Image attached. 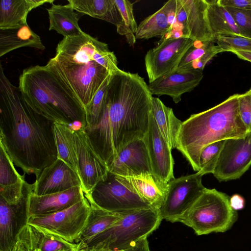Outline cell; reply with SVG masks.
I'll use <instances>...</instances> for the list:
<instances>
[{
  "label": "cell",
  "mask_w": 251,
  "mask_h": 251,
  "mask_svg": "<svg viewBox=\"0 0 251 251\" xmlns=\"http://www.w3.org/2000/svg\"><path fill=\"white\" fill-rule=\"evenodd\" d=\"M229 199L215 189L206 188L178 222L192 228L198 235L225 232L231 228L238 217L230 206Z\"/></svg>",
  "instance_id": "52a82bcc"
},
{
  "label": "cell",
  "mask_w": 251,
  "mask_h": 251,
  "mask_svg": "<svg viewBox=\"0 0 251 251\" xmlns=\"http://www.w3.org/2000/svg\"><path fill=\"white\" fill-rule=\"evenodd\" d=\"M25 181L12 185H0V197L9 204L19 203L23 196L24 184Z\"/></svg>",
  "instance_id": "f35d334b"
},
{
  "label": "cell",
  "mask_w": 251,
  "mask_h": 251,
  "mask_svg": "<svg viewBox=\"0 0 251 251\" xmlns=\"http://www.w3.org/2000/svg\"><path fill=\"white\" fill-rule=\"evenodd\" d=\"M54 0H1L0 29L18 27L27 24L28 14L33 9Z\"/></svg>",
  "instance_id": "603a6c76"
},
{
  "label": "cell",
  "mask_w": 251,
  "mask_h": 251,
  "mask_svg": "<svg viewBox=\"0 0 251 251\" xmlns=\"http://www.w3.org/2000/svg\"><path fill=\"white\" fill-rule=\"evenodd\" d=\"M214 41L201 42L198 46L195 43L185 52L181 58L177 69H188L191 64L200 58L214 45Z\"/></svg>",
  "instance_id": "d590c367"
},
{
  "label": "cell",
  "mask_w": 251,
  "mask_h": 251,
  "mask_svg": "<svg viewBox=\"0 0 251 251\" xmlns=\"http://www.w3.org/2000/svg\"><path fill=\"white\" fill-rule=\"evenodd\" d=\"M225 7L233 17L241 35L251 38V10Z\"/></svg>",
  "instance_id": "8d00e7d4"
},
{
  "label": "cell",
  "mask_w": 251,
  "mask_h": 251,
  "mask_svg": "<svg viewBox=\"0 0 251 251\" xmlns=\"http://www.w3.org/2000/svg\"><path fill=\"white\" fill-rule=\"evenodd\" d=\"M215 42L223 51H251V38L238 35H220L215 38Z\"/></svg>",
  "instance_id": "e575fe53"
},
{
  "label": "cell",
  "mask_w": 251,
  "mask_h": 251,
  "mask_svg": "<svg viewBox=\"0 0 251 251\" xmlns=\"http://www.w3.org/2000/svg\"><path fill=\"white\" fill-rule=\"evenodd\" d=\"M24 181L25 175H20L16 171L14 162L0 142V185H9Z\"/></svg>",
  "instance_id": "1f68e13d"
},
{
  "label": "cell",
  "mask_w": 251,
  "mask_h": 251,
  "mask_svg": "<svg viewBox=\"0 0 251 251\" xmlns=\"http://www.w3.org/2000/svg\"><path fill=\"white\" fill-rule=\"evenodd\" d=\"M57 158L63 161L80 179L74 129L64 124L54 122Z\"/></svg>",
  "instance_id": "83f0119b"
},
{
  "label": "cell",
  "mask_w": 251,
  "mask_h": 251,
  "mask_svg": "<svg viewBox=\"0 0 251 251\" xmlns=\"http://www.w3.org/2000/svg\"><path fill=\"white\" fill-rule=\"evenodd\" d=\"M224 7L251 10V0H218Z\"/></svg>",
  "instance_id": "b9f144b4"
},
{
  "label": "cell",
  "mask_w": 251,
  "mask_h": 251,
  "mask_svg": "<svg viewBox=\"0 0 251 251\" xmlns=\"http://www.w3.org/2000/svg\"><path fill=\"white\" fill-rule=\"evenodd\" d=\"M162 220L159 210L153 208L129 212L85 244H80L81 249L127 250L147 238L159 227Z\"/></svg>",
  "instance_id": "8992f818"
},
{
  "label": "cell",
  "mask_w": 251,
  "mask_h": 251,
  "mask_svg": "<svg viewBox=\"0 0 251 251\" xmlns=\"http://www.w3.org/2000/svg\"><path fill=\"white\" fill-rule=\"evenodd\" d=\"M238 108L240 118L248 132L251 131V90L240 94Z\"/></svg>",
  "instance_id": "ab89813d"
},
{
  "label": "cell",
  "mask_w": 251,
  "mask_h": 251,
  "mask_svg": "<svg viewBox=\"0 0 251 251\" xmlns=\"http://www.w3.org/2000/svg\"><path fill=\"white\" fill-rule=\"evenodd\" d=\"M91 206L87 198L57 212L30 217L25 223L39 227L63 240L76 243L84 229L90 214Z\"/></svg>",
  "instance_id": "ba28073f"
},
{
  "label": "cell",
  "mask_w": 251,
  "mask_h": 251,
  "mask_svg": "<svg viewBox=\"0 0 251 251\" xmlns=\"http://www.w3.org/2000/svg\"><path fill=\"white\" fill-rule=\"evenodd\" d=\"M223 52L218 45H214L200 58L193 62L188 69H197L202 71L206 64L218 53Z\"/></svg>",
  "instance_id": "60d3db41"
},
{
  "label": "cell",
  "mask_w": 251,
  "mask_h": 251,
  "mask_svg": "<svg viewBox=\"0 0 251 251\" xmlns=\"http://www.w3.org/2000/svg\"><path fill=\"white\" fill-rule=\"evenodd\" d=\"M108 45L89 34L63 38L45 65L85 108L106 79L120 70Z\"/></svg>",
  "instance_id": "3957f363"
},
{
  "label": "cell",
  "mask_w": 251,
  "mask_h": 251,
  "mask_svg": "<svg viewBox=\"0 0 251 251\" xmlns=\"http://www.w3.org/2000/svg\"><path fill=\"white\" fill-rule=\"evenodd\" d=\"M195 42L187 37H167L148 50L145 64L149 83L176 70L185 52Z\"/></svg>",
  "instance_id": "8fae6325"
},
{
  "label": "cell",
  "mask_w": 251,
  "mask_h": 251,
  "mask_svg": "<svg viewBox=\"0 0 251 251\" xmlns=\"http://www.w3.org/2000/svg\"><path fill=\"white\" fill-rule=\"evenodd\" d=\"M116 176L121 182L153 208L159 210L164 201L168 183L153 174L135 176Z\"/></svg>",
  "instance_id": "44dd1931"
},
{
  "label": "cell",
  "mask_w": 251,
  "mask_h": 251,
  "mask_svg": "<svg viewBox=\"0 0 251 251\" xmlns=\"http://www.w3.org/2000/svg\"><path fill=\"white\" fill-rule=\"evenodd\" d=\"M151 161L152 174L166 183L174 178V160L172 150L157 125L152 111L148 129L144 137Z\"/></svg>",
  "instance_id": "9a60e30c"
},
{
  "label": "cell",
  "mask_w": 251,
  "mask_h": 251,
  "mask_svg": "<svg viewBox=\"0 0 251 251\" xmlns=\"http://www.w3.org/2000/svg\"><path fill=\"white\" fill-rule=\"evenodd\" d=\"M47 10L49 30H55L64 38L78 36L84 33L78 24V15L70 3L62 5L53 3Z\"/></svg>",
  "instance_id": "cb8c5ba5"
},
{
  "label": "cell",
  "mask_w": 251,
  "mask_h": 251,
  "mask_svg": "<svg viewBox=\"0 0 251 251\" xmlns=\"http://www.w3.org/2000/svg\"></svg>",
  "instance_id": "f907efd6"
},
{
  "label": "cell",
  "mask_w": 251,
  "mask_h": 251,
  "mask_svg": "<svg viewBox=\"0 0 251 251\" xmlns=\"http://www.w3.org/2000/svg\"><path fill=\"white\" fill-rule=\"evenodd\" d=\"M187 15L188 38L196 42L215 40L212 35L207 15L206 0H180Z\"/></svg>",
  "instance_id": "7402d4cb"
},
{
  "label": "cell",
  "mask_w": 251,
  "mask_h": 251,
  "mask_svg": "<svg viewBox=\"0 0 251 251\" xmlns=\"http://www.w3.org/2000/svg\"><path fill=\"white\" fill-rule=\"evenodd\" d=\"M67 1L76 12L108 22L116 27L124 23L115 0H68Z\"/></svg>",
  "instance_id": "484cf974"
},
{
  "label": "cell",
  "mask_w": 251,
  "mask_h": 251,
  "mask_svg": "<svg viewBox=\"0 0 251 251\" xmlns=\"http://www.w3.org/2000/svg\"><path fill=\"white\" fill-rule=\"evenodd\" d=\"M0 142L17 167L36 178L57 159L54 122L24 100L0 65Z\"/></svg>",
  "instance_id": "7a4b0ae2"
},
{
  "label": "cell",
  "mask_w": 251,
  "mask_h": 251,
  "mask_svg": "<svg viewBox=\"0 0 251 251\" xmlns=\"http://www.w3.org/2000/svg\"><path fill=\"white\" fill-rule=\"evenodd\" d=\"M18 87L24 100L38 114L73 129L86 127L84 107L45 65L25 69Z\"/></svg>",
  "instance_id": "5b68a950"
},
{
  "label": "cell",
  "mask_w": 251,
  "mask_h": 251,
  "mask_svg": "<svg viewBox=\"0 0 251 251\" xmlns=\"http://www.w3.org/2000/svg\"><path fill=\"white\" fill-rule=\"evenodd\" d=\"M203 175L199 172L173 178L168 183L163 203L159 209L163 220L178 222L204 191Z\"/></svg>",
  "instance_id": "30bf717a"
},
{
  "label": "cell",
  "mask_w": 251,
  "mask_h": 251,
  "mask_svg": "<svg viewBox=\"0 0 251 251\" xmlns=\"http://www.w3.org/2000/svg\"><path fill=\"white\" fill-rule=\"evenodd\" d=\"M32 193L28 199L26 220L30 217L44 216L57 212L85 198L81 185L44 195H36Z\"/></svg>",
  "instance_id": "d6986e66"
},
{
  "label": "cell",
  "mask_w": 251,
  "mask_h": 251,
  "mask_svg": "<svg viewBox=\"0 0 251 251\" xmlns=\"http://www.w3.org/2000/svg\"><path fill=\"white\" fill-rule=\"evenodd\" d=\"M110 251L108 250H104V249H100V250H84V249H81V251Z\"/></svg>",
  "instance_id": "7dc6e473"
},
{
  "label": "cell",
  "mask_w": 251,
  "mask_h": 251,
  "mask_svg": "<svg viewBox=\"0 0 251 251\" xmlns=\"http://www.w3.org/2000/svg\"><path fill=\"white\" fill-rule=\"evenodd\" d=\"M251 165V131L226 140L213 173L220 182L239 178Z\"/></svg>",
  "instance_id": "7c38bea8"
},
{
  "label": "cell",
  "mask_w": 251,
  "mask_h": 251,
  "mask_svg": "<svg viewBox=\"0 0 251 251\" xmlns=\"http://www.w3.org/2000/svg\"><path fill=\"white\" fill-rule=\"evenodd\" d=\"M240 94L232 95L219 104L191 115L182 122L176 149L195 171H200L202 150L214 142L245 136L248 132L239 113Z\"/></svg>",
  "instance_id": "277c9868"
},
{
  "label": "cell",
  "mask_w": 251,
  "mask_h": 251,
  "mask_svg": "<svg viewBox=\"0 0 251 251\" xmlns=\"http://www.w3.org/2000/svg\"><path fill=\"white\" fill-rule=\"evenodd\" d=\"M147 238L143 239L125 251H149Z\"/></svg>",
  "instance_id": "ee69618b"
},
{
  "label": "cell",
  "mask_w": 251,
  "mask_h": 251,
  "mask_svg": "<svg viewBox=\"0 0 251 251\" xmlns=\"http://www.w3.org/2000/svg\"><path fill=\"white\" fill-rule=\"evenodd\" d=\"M17 242L25 251H68L81 249L79 243L67 242L37 226L27 223L19 230Z\"/></svg>",
  "instance_id": "ffe728a7"
},
{
  "label": "cell",
  "mask_w": 251,
  "mask_h": 251,
  "mask_svg": "<svg viewBox=\"0 0 251 251\" xmlns=\"http://www.w3.org/2000/svg\"><path fill=\"white\" fill-rule=\"evenodd\" d=\"M110 75L104 81L91 101L85 108L86 126L95 125L100 117L105 100Z\"/></svg>",
  "instance_id": "836d02e7"
},
{
  "label": "cell",
  "mask_w": 251,
  "mask_h": 251,
  "mask_svg": "<svg viewBox=\"0 0 251 251\" xmlns=\"http://www.w3.org/2000/svg\"><path fill=\"white\" fill-rule=\"evenodd\" d=\"M12 251H25L21 244L17 242V243Z\"/></svg>",
  "instance_id": "bcb514c9"
},
{
  "label": "cell",
  "mask_w": 251,
  "mask_h": 251,
  "mask_svg": "<svg viewBox=\"0 0 251 251\" xmlns=\"http://www.w3.org/2000/svg\"><path fill=\"white\" fill-rule=\"evenodd\" d=\"M81 186L84 195L104 179L109 172L107 164L95 149L84 128L74 130Z\"/></svg>",
  "instance_id": "4fadbf2b"
},
{
  "label": "cell",
  "mask_w": 251,
  "mask_h": 251,
  "mask_svg": "<svg viewBox=\"0 0 251 251\" xmlns=\"http://www.w3.org/2000/svg\"><path fill=\"white\" fill-rule=\"evenodd\" d=\"M84 196L89 201L100 208L120 215L152 208L121 182L116 175L110 172L106 177L99 182L89 194Z\"/></svg>",
  "instance_id": "9c48e42d"
},
{
  "label": "cell",
  "mask_w": 251,
  "mask_h": 251,
  "mask_svg": "<svg viewBox=\"0 0 251 251\" xmlns=\"http://www.w3.org/2000/svg\"><path fill=\"white\" fill-rule=\"evenodd\" d=\"M22 47L44 50L45 47L40 37L28 24L10 29H0V56Z\"/></svg>",
  "instance_id": "d4e9b609"
},
{
  "label": "cell",
  "mask_w": 251,
  "mask_h": 251,
  "mask_svg": "<svg viewBox=\"0 0 251 251\" xmlns=\"http://www.w3.org/2000/svg\"><path fill=\"white\" fill-rule=\"evenodd\" d=\"M34 183L25 181L23 196L15 204L6 202L0 197V251H12L17 243V235L22 226L20 218H26V208L29 195L34 190Z\"/></svg>",
  "instance_id": "5bb4252c"
},
{
  "label": "cell",
  "mask_w": 251,
  "mask_h": 251,
  "mask_svg": "<svg viewBox=\"0 0 251 251\" xmlns=\"http://www.w3.org/2000/svg\"><path fill=\"white\" fill-rule=\"evenodd\" d=\"M229 202L231 207L235 211L242 209L245 204L244 198L238 194H234L230 197Z\"/></svg>",
  "instance_id": "7bdbcfd3"
},
{
  "label": "cell",
  "mask_w": 251,
  "mask_h": 251,
  "mask_svg": "<svg viewBox=\"0 0 251 251\" xmlns=\"http://www.w3.org/2000/svg\"><path fill=\"white\" fill-rule=\"evenodd\" d=\"M203 76L202 71L197 69H179L165 75L148 86L152 95H167L177 103L181 96L192 91L200 83Z\"/></svg>",
  "instance_id": "e0dca14e"
},
{
  "label": "cell",
  "mask_w": 251,
  "mask_h": 251,
  "mask_svg": "<svg viewBox=\"0 0 251 251\" xmlns=\"http://www.w3.org/2000/svg\"><path fill=\"white\" fill-rule=\"evenodd\" d=\"M81 251V249L75 250H71V251Z\"/></svg>",
  "instance_id": "c3c4849f"
},
{
  "label": "cell",
  "mask_w": 251,
  "mask_h": 251,
  "mask_svg": "<svg viewBox=\"0 0 251 251\" xmlns=\"http://www.w3.org/2000/svg\"><path fill=\"white\" fill-rule=\"evenodd\" d=\"M89 202L91 208L89 219L76 242L80 243L81 245L85 244L95 235L113 225L121 219L123 215L106 211L93 202Z\"/></svg>",
  "instance_id": "f546056e"
},
{
  "label": "cell",
  "mask_w": 251,
  "mask_h": 251,
  "mask_svg": "<svg viewBox=\"0 0 251 251\" xmlns=\"http://www.w3.org/2000/svg\"><path fill=\"white\" fill-rule=\"evenodd\" d=\"M171 32L168 9L165 3L139 24L135 36L139 39H149L155 37L163 38Z\"/></svg>",
  "instance_id": "4dcf8cb0"
},
{
  "label": "cell",
  "mask_w": 251,
  "mask_h": 251,
  "mask_svg": "<svg viewBox=\"0 0 251 251\" xmlns=\"http://www.w3.org/2000/svg\"><path fill=\"white\" fill-rule=\"evenodd\" d=\"M33 183L32 193L38 196L62 192L81 186V180L77 174L58 158L44 168Z\"/></svg>",
  "instance_id": "ac0fdd59"
},
{
  "label": "cell",
  "mask_w": 251,
  "mask_h": 251,
  "mask_svg": "<svg viewBox=\"0 0 251 251\" xmlns=\"http://www.w3.org/2000/svg\"><path fill=\"white\" fill-rule=\"evenodd\" d=\"M152 95L138 73L120 69L111 74L100 117L85 130L108 166L131 142L144 138L152 111Z\"/></svg>",
  "instance_id": "6da1fadb"
},
{
  "label": "cell",
  "mask_w": 251,
  "mask_h": 251,
  "mask_svg": "<svg viewBox=\"0 0 251 251\" xmlns=\"http://www.w3.org/2000/svg\"><path fill=\"white\" fill-rule=\"evenodd\" d=\"M152 113L163 137L171 150L176 148V139L182 122L158 98H152Z\"/></svg>",
  "instance_id": "4316f807"
},
{
  "label": "cell",
  "mask_w": 251,
  "mask_h": 251,
  "mask_svg": "<svg viewBox=\"0 0 251 251\" xmlns=\"http://www.w3.org/2000/svg\"><path fill=\"white\" fill-rule=\"evenodd\" d=\"M250 90H251V88Z\"/></svg>",
  "instance_id": "681fc988"
},
{
  "label": "cell",
  "mask_w": 251,
  "mask_h": 251,
  "mask_svg": "<svg viewBox=\"0 0 251 251\" xmlns=\"http://www.w3.org/2000/svg\"><path fill=\"white\" fill-rule=\"evenodd\" d=\"M233 53L236 55L239 58L251 62V51H233Z\"/></svg>",
  "instance_id": "f6af8a7d"
},
{
  "label": "cell",
  "mask_w": 251,
  "mask_h": 251,
  "mask_svg": "<svg viewBox=\"0 0 251 251\" xmlns=\"http://www.w3.org/2000/svg\"><path fill=\"white\" fill-rule=\"evenodd\" d=\"M115 1L122 16L123 22L135 34L138 25L133 14V4L127 0H115Z\"/></svg>",
  "instance_id": "74e56055"
},
{
  "label": "cell",
  "mask_w": 251,
  "mask_h": 251,
  "mask_svg": "<svg viewBox=\"0 0 251 251\" xmlns=\"http://www.w3.org/2000/svg\"><path fill=\"white\" fill-rule=\"evenodd\" d=\"M225 141L226 140L214 142L202 150L199 158L200 169L198 172L203 176L210 173L213 174Z\"/></svg>",
  "instance_id": "d6a6232c"
},
{
  "label": "cell",
  "mask_w": 251,
  "mask_h": 251,
  "mask_svg": "<svg viewBox=\"0 0 251 251\" xmlns=\"http://www.w3.org/2000/svg\"><path fill=\"white\" fill-rule=\"evenodd\" d=\"M108 168L109 172L122 176L152 174L149 152L144 138L135 140L126 145Z\"/></svg>",
  "instance_id": "2e32d148"
},
{
  "label": "cell",
  "mask_w": 251,
  "mask_h": 251,
  "mask_svg": "<svg viewBox=\"0 0 251 251\" xmlns=\"http://www.w3.org/2000/svg\"><path fill=\"white\" fill-rule=\"evenodd\" d=\"M207 15L212 35L215 38L220 35H238L241 33L233 17L226 8L218 0H207Z\"/></svg>",
  "instance_id": "f1b7e54d"
}]
</instances>
